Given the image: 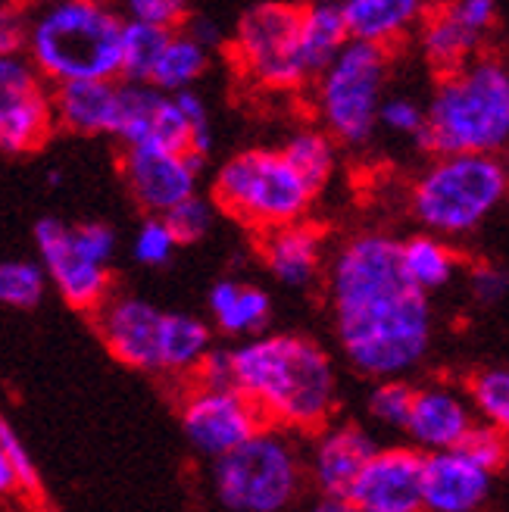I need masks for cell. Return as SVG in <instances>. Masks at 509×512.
Returning a JSON list of instances; mask_svg holds the SVG:
<instances>
[{
	"label": "cell",
	"mask_w": 509,
	"mask_h": 512,
	"mask_svg": "<svg viewBox=\"0 0 509 512\" xmlns=\"http://www.w3.org/2000/svg\"><path fill=\"white\" fill-rule=\"evenodd\" d=\"M210 350V328L197 316L188 313H163L160 319V338H157V356L160 372H194L200 360Z\"/></svg>",
	"instance_id": "d4e9b609"
},
{
	"label": "cell",
	"mask_w": 509,
	"mask_h": 512,
	"mask_svg": "<svg viewBox=\"0 0 509 512\" xmlns=\"http://www.w3.org/2000/svg\"><path fill=\"white\" fill-rule=\"evenodd\" d=\"M100 310V338L122 366L138 372H160L157 338L163 313L141 297H107Z\"/></svg>",
	"instance_id": "9a60e30c"
},
{
	"label": "cell",
	"mask_w": 509,
	"mask_h": 512,
	"mask_svg": "<svg viewBox=\"0 0 509 512\" xmlns=\"http://www.w3.org/2000/svg\"><path fill=\"white\" fill-rule=\"evenodd\" d=\"M210 313L225 335H260L272 319V300L263 288L219 278L210 288Z\"/></svg>",
	"instance_id": "cb8c5ba5"
},
{
	"label": "cell",
	"mask_w": 509,
	"mask_h": 512,
	"mask_svg": "<svg viewBox=\"0 0 509 512\" xmlns=\"http://www.w3.org/2000/svg\"><path fill=\"white\" fill-rule=\"evenodd\" d=\"M269 428L263 416L238 391H194L182 403V431L188 444L207 459L247 444L253 434Z\"/></svg>",
	"instance_id": "7c38bea8"
},
{
	"label": "cell",
	"mask_w": 509,
	"mask_h": 512,
	"mask_svg": "<svg viewBox=\"0 0 509 512\" xmlns=\"http://www.w3.org/2000/svg\"><path fill=\"white\" fill-rule=\"evenodd\" d=\"M35 247L41 256V269L44 275L54 281V288L60 297L75 306V310H97L100 303L110 294V269L107 266H94L85 256L72 247L69 241V225L44 216L35 222Z\"/></svg>",
	"instance_id": "4fadbf2b"
},
{
	"label": "cell",
	"mask_w": 509,
	"mask_h": 512,
	"mask_svg": "<svg viewBox=\"0 0 509 512\" xmlns=\"http://www.w3.org/2000/svg\"><path fill=\"white\" fill-rule=\"evenodd\" d=\"M232 388L257 409L263 422L297 431H319L338 403L332 356L313 338L263 335L232 350Z\"/></svg>",
	"instance_id": "7a4b0ae2"
},
{
	"label": "cell",
	"mask_w": 509,
	"mask_h": 512,
	"mask_svg": "<svg viewBox=\"0 0 509 512\" xmlns=\"http://www.w3.org/2000/svg\"><path fill=\"white\" fill-rule=\"evenodd\" d=\"M300 481V456L275 428L213 459V491L228 512H285L300 494Z\"/></svg>",
	"instance_id": "52a82bcc"
},
{
	"label": "cell",
	"mask_w": 509,
	"mask_h": 512,
	"mask_svg": "<svg viewBox=\"0 0 509 512\" xmlns=\"http://www.w3.org/2000/svg\"><path fill=\"white\" fill-rule=\"evenodd\" d=\"M300 7L257 4L241 13L235 29V57L253 82L275 91H294L307 85L297 60Z\"/></svg>",
	"instance_id": "9c48e42d"
},
{
	"label": "cell",
	"mask_w": 509,
	"mask_h": 512,
	"mask_svg": "<svg viewBox=\"0 0 509 512\" xmlns=\"http://www.w3.org/2000/svg\"><path fill=\"white\" fill-rule=\"evenodd\" d=\"M472 406L481 413L485 425L506 431L509 425V372L503 366L481 369L469 378Z\"/></svg>",
	"instance_id": "1f68e13d"
},
{
	"label": "cell",
	"mask_w": 509,
	"mask_h": 512,
	"mask_svg": "<svg viewBox=\"0 0 509 512\" xmlns=\"http://www.w3.org/2000/svg\"><path fill=\"white\" fill-rule=\"evenodd\" d=\"M453 16L460 19L466 29H472L475 35L485 38L494 22H497V4L494 0H456V4H450Z\"/></svg>",
	"instance_id": "f6af8a7d"
},
{
	"label": "cell",
	"mask_w": 509,
	"mask_h": 512,
	"mask_svg": "<svg viewBox=\"0 0 509 512\" xmlns=\"http://www.w3.org/2000/svg\"><path fill=\"white\" fill-rule=\"evenodd\" d=\"M125 19L91 0H66L41 10L29 29L32 66L47 82H119Z\"/></svg>",
	"instance_id": "277c9868"
},
{
	"label": "cell",
	"mask_w": 509,
	"mask_h": 512,
	"mask_svg": "<svg viewBox=\"0 0 509 512\" xmlns=\"http://www.w3.org/2000/svg\"><path fill=\"white\" fill-rule=\"evenodd\" d=\"M375 453L378 444L363 425H325L319 428V438L310 453V478L325 500H347L353 481L360 478Z\"/></svg>",
	"instance_id": "2e32d148"
},
{
	"label": "cell",
	"mask_w": 509,
	"mask_h": 512,
	"mask_svg": "<svg viewBox=\"0 0 509 512\" xmlns=\"http://www.w3.org/2000/svg\"><path fill=\"white\" fill-rule=\"evenodd\" d=\"M263 260L285 288H307L322 269V228L310 222L272 228L263 244Z\"/></svg>",
	"instance_id": "44dd1931"
},
{
	"label": "cell",
	"mask_w": 509,
	"mask_h": 512,
	"mask_svg": "<svg viewBox=\"0 0 509 512\" xmlns=\"http://www.w3.org/2000/svg\"><path fill=\"white\" fill-rule=\"evenodd\" d=\"M16 488H19V481H16L13 463H10V456L4 453V447H0V494H10Z\"/></svg>",
	"instance_id": "c3c4849f"
},
{
	"label": "cell",
	"mask_w": 509,
	"mask_h": 512,
	"mask_svg": "<svg viewBox=\"0 0 509 512\" xmlns=\"http://www.w3.org/2000/svg\"><path fill=\"white\" fill-rule=\"evenodd\" d=\"M47 275L32 260H4L0 263V303L13 310H35L44 300Z\"/></svg>",
	"instance_id": "4dcf8cb0"
},
{
	"label": "cell",
	"mask_w": 509,
	"mask_h": 512,
	"mask_svg": "<svg viewBox=\"0 0 509 512\" xmlns=\"http://www.w3.org/2000/svg\"><path fill=\"white\" fill-rule=\"evenodd\" d=\"M400 260H403L406 275H410L425 294L441 291L456 269L453 250L431 235H413L400 241Z\"/></svg>",
	"instance_id": "f1b7e54d"
},
{
	"label": "cell",
	"mask_w": 509,
	"mask_h": 512,
	"mask_svg": "<svg viewBox=\"0 0 509 512\" xmlns=\"http://www.w3.org/2000/svg\"><path fill=\"white\" fill-rule=\"evenodd\" d=\"M213 216H216L213 200H203V197L194 194V197L182 200L175 210H169L160 219L169 228V235L175 238V244H194L213 228Z\"/></svg>",
	"instance_id": "d6a6232c"
},
{
	"label": "cell",
	"mask_w": 509,
	"mask_h": 512,
	"mask_svg": "<svg viewBox=\"0 0 509 512\" xmlns=\"http://www.w3.org/2000/svg\"><path fill=\"white\" fill-rule=\"evenodd\" d=\"M25 29H29V19H25L16 7L0 4V57H16L25 47Z\"/></svg>",
	"instance_id": "bcb514c9"
},
{
	"label": "cell",
	"mask_w": 509,
	"mask_h": 512,
	"mask_svg": "<svg viewBox=\"0 0 509 512\" xmlns=\"http://www.w3.org/2000/svg\"><path fill=\"white\" fill-rule=\"evenodd\" d=\"M172 100L191 128V153L200 160H207L213 150V128H210V113H207V104H203V97L185 88V91H175Z\"/></svg>",
	"instance_id": "d590c367"
},
{
	"label": "cell",
	"mask_w": 509,
	"mask_h": 512,
	"mask_svg": "<svg viewBox=\"0 0 509 512\" xmlns=\"http://www.w3.org/2000/svg\"><path fill=\"white\" fill-rule=\"evenodd\" d=\"M129 19L154 25L163 32H182V22H188V7L178 0H132Z\"/></svg>",
	"instance_id": "60d3db41"
},
{
	"label": "cell",
	"mask_w": 509,
	"mask_h": 512,
	"mask_svg": "<svg viewBox=\"0 0 509 512\" xmlns=\"http://www.w3.org/2000/svg\"><path fill=\"white\" fill-rule=\"evenodd\" d=\"M347 25L341 16V4H310L300 7V29H297V60L307 75V82L319 79L328 69L341 47L347 44Z\"/></svg>",
	"instance_id": "603a6c76"
},
{
	"label": "cell",
	"mask_w": 509,
	"mask_h": 512,
	"mask_svg": "<svg viewBox=\"0 0 509 512\" xmlns=\"http://www.w3.org/2000/svg\"><path fill=\"white\" fill-rule=\"evenodd\" d=\"M391 50L347 41L341 54L316 79V104L325 135L335 144L360 147L378 125V107L385 100Z\"/></svg>",
	"instance_id": "ba28073f"
},
{
	"label": "cell",
	"mask_w": 509,
	"mask_h": 512,
	"mask_svg": "<svg viewBox=\"0 0 509 512\" xmlns=\"http://www.w3.org/2000/svg\"><path fill=\"white\" fill-rule=\"evenodd\" d=\"M278 153H282L285 163L297 172V178L313 194H319L335 172V141L325 132H319V128L297 132Z\"/></svg>",
	"instance_id": "4316f807"
},
{
	"label": "cell",
	"mask_w": 509,
	"mask_h": 512,
	"mask_svg": "<svg viewBox=\"0 0 509 512\" xmlns=\"http://www.w3.org/2000/svg\"><path fill=\"white\" fill-rule=\"evenodd\" d=\"M54 125L72 135H113L119 116V82H66L50 91Z\"/></svg>",
	"instance_id": "d6986e66"
},
{
	"label": "cell",
	"mask_w": 509,
	"mask_h": 512,
	"mask_svg": "<svg viewBox=\"0 0 509 512\" xmlns=\"http://www.w3.org/2000/svg\"><path fill=\"white\" fill-rule=\"evenodd\" d=\"M203 391H235L232 388V350H207V356L194 369Z\"/></svg>",
	"instance_id": "7bdbcfd3"
},
{
	"label": "cell",
	"mask_w": 509,
	"mask_h": 512,
	"mask_svg": "<svg viewBox=\"0 0 509 512\" xmlns=\"http://www.w3.org/2000/svg\"><path fill=\"white\" fill-rule=\"evenodd\" d=\"M416 388H410L403 378H388L378 381L375 388L369 391V413L372 419H378L381 425L388 428H403L406 416H410V403H413Z\"/></svg>",
	"instance_id": "836d02e7"
},
{
	"label": "cell",
	"mask_w": 509,
	"mask_h": 512,
	"mask_svg": "<svg viewBox=\"0 0 509 512\" xmlns=\"http://www.w3.org/2000/svg\"><path fill=\"white\" fill-rule=\"evenodd\" d=\"M188 38H194L203 50H213L225 41V32H222V25H216L210 16H191L188 22V29H182Z\"/></svg>",
	"instance_id": "7dc6e473"
},
{
	"label": "cell",
	"mask_w": 509,
	"mask_h": 512,
	"mask_svg": "<svg viewBox=\"0 0 509 512\" xmlns=\"http://www.w3.org/2000/svg\"><path fill=\"white\" fill-rule=\"evenodd\" d=\"M416 29H419L422 57H425V63L431 69L438 72V79L469 66L478 57L481 41H485L453 16L450 4L425 10V16H422V22L416 25Z\"/></svg>",
	"instance_id": "7402d4cb"
},
{
	"label": "cell",
	"mask_w": 509,
	"mask_h": 512,
	"mask_svg": "<svg viewBox=\"0 0 509 512\" xmlns=\"http://www.w3.org/2000/svg\"><path fill=\"white\" fill-rule=\"evenodd\" d=\"M203 163L194 153H169L157 144L125 147L122 172L138 207L150 216H166L178 203L197 194V175Z\"/></svg>",
	"instance_id": "8fae6325"
},
{
	"label": "cell",
	"mask_w": 509,
	"mask_h": 512,
	"mask_svg": "<svg viewBox=\"0 0 509 512\" xmlns=\"http://www.w3.org/2000/svg\"><path fill=\"white\" fill-rule=\"evenodd\" d=\"M472 425V406L456 391L435 384V388H422L413 394L403 431L410 434L419 453H444L456 450Z\"/></svg>",
	"instance_id": "ac0fdd59"
},
{
	"label": "cell",
	"mask_w": 509,
	"mask_h": 512,
	"mask_svg": "<svg viewBox=\"0 0 509 512\" xmlns=\"http://www.w3.org/2000/svg\"><path fill=\"white\" fill-rule=\"evenodd\" d=\"M456 450H460L469 463H475L478 469H485L491 475H497L506 463V434L494 425H485V422H475L466 438L456 444Z\"/></svg>",
	"instance_id": "e575fe53"
},
{
	"label": "cell",
	"mask_w": 509,
	"mask_h": 512,
	"mask_svg": "<svg viewBox=\"0 0 509 512\" xmlns=\"http://www.w3.org/2000/svg\"><path fill=\"white\" fill-rule=\"evenodd\" d=\"M422 463L425 453L416 447L378 450L353 481L347 503L356 512H422Z\"/></svg>",
	"instance_id": "5bb4252c"
},
{
	"label": "cell",
	"mask_w": 509,
	"mask_h": 512,
	"mask_svg": "<svg viewBox=\"0 0 509 512\" xmlns=\"http://www.w3.org/2000/svg\"><path fill=\"white\" fill-rule=\"evenodd\" d=\"M69 241L72 247L79 250L88 263L94 266H107L116 253V232L107 222H79V225H69Z\"/></svg>",
	"instance_id": "8d00e7d4"
},
{
	"label": "cell",
	"mask_w": 509,
	"mask_h": 512,
	"mask_svg": "<svg viewBox=\"0 0 509 512\" xmlns=\"http://www.w3.org/2000/svg\"><path fill=\"white\" fill-rule=\"evenodd\" d=\"M313 197L316 194L300 182L282 153L269 147L235 153L213 178V207L269 232L300 222Z\"/></svg>",
	"instance_id": "8992f818"
},
{
	"label": "cell",
	"mask_w": 509,
	"mask_h": 512,
	"mask_svg": "<svg viewBox=\"0 0 509 512\" xmlns=\"http://www.w3.org/2000/svg\"><path fill=\"white\" fill-rule=\"evenodd\" d=\"M469 288L481 306H497L506 297V272L500 266H491V263L478 266V269H472Z\"/></svg>",
	"instance_id": "ee69618b"
},
{
	"label": "cell",
	"mask_w": 509,
	"mask_h": 512,
	"mask_svg": "<svg viewBox=\"0 0 509 512\" xmlns=\"http://www.w3.org/2000/svg\"><path fill=\"white\" fill-rule=\"evenodd\" d=\"M50 91L29 57H0V150L16 157L47 144L57 128Z\"/></svg>",
	"instance_id": "30bf717a"
},
{
	"label": "cell",
	"mask_w": 509,
	"mask_h": 512,
	"mask_svg": "<svg viewBox=\"0 0 509 512\" xmlns=\"http://www.w3.org/2000/svg\"><path fill=\"white\" fill-rule=\"evenodd\" d=\"M169 38H172V32L154 29V25H144L135 19H125L119 79H125L129 85H150V75H154Z\"/></svg>",
	"instance_id": "83f0119b"
},
{
	"label": "cell",
	"mask_w": 509,
	"mask_h": 512,
	"mask_svg": "<svg viewBox=\"0 0 509 512\" xmlns=\"http://www.w3.org/2000/svg\"><path fill=\"white\" fill-rule=\"evenodd\" d=\"M163 97L166 94L154 91L150 85H129V82L122 85L119 82V116H116L113 138H119L125 147L147 144Z\"/></svg>",
	"instance_id": "f546056e"
},
{
	"label": "cell",
	"mask_w": 509,
	"mask_h": 512,
	"mask_svg": "<svg viewBox=\"0 0 509 512\" xmlns=\"http://www.w3.org/2000/svg\"><path fill=\"white\" fill-rule=\"evenodd\" d=\"M150 144H157L169 153H191V128H188L185 116L178 113L172 97L160 100L154 128H150Z\"/></svg>",
	"instance_id": "74e56055"
},
{
	"label": "cell",
	"mask_w": 509,
	"mask_h": 512,
	"mask_svg": "<svg viewBox=\"0 0 509 512\" xmlns=\"http://www.w3.org/2000/svg\"><path fill=\"white\" fill-rule=\"evenodd\" d=\"M60 182H63V172H60V169H50V172H47V185H50V188H57Z\"/></svg>",
	"instance_id": "f907efd6"
},
{
	"label": "cell",
	"mask_w": 509,
	"mask_h": 512,
	"mask_svg": "<svg viewBox=\"0 0 509 512\" xmlns=\"http://www.w3.org/2000/svg\"><path fill=\"white\" fill-rule=\"evenodd\" d=\"M378 122L391 128L394 135H406L416 141L425 128V107L416 104L413 97H388L378 107Z\"/></svg>",
	"instance_id": "ab89813d"
},
{
	"label": "cell",
	"mask_w": 509,
	"mask_h": 512,
	"mask_svg": "<svg viewBox=\"0 0 509 512\" xmlns=\"http://www.w3.org/2000/svg\"><path fill=\"white\" fill-rule=\"evenodd\" d=\"M175 238L169 235V228L163 225V219L150 216L141 222L138 235H135V260L141 266H166L175 253Z\"/></svg>",
	"instance_id": "f35d334b"
},
{
	"label": "cell",
	"mask_w": 509,
	"mask_h": 512,
	"mask_svg": "<svg viewBox=\"0 0 509 512\" xmlns=\"http://www.w3.org/2000/svg\"><path fill=\"white\" fill-rule=\"evenodd\" d=\"M332 322L347 363L375 381L416 369L431 347L428 294L406 275L400 241L350 238L328 269Z\"/></svg>",
	"instance_id": "6da1fadb"
},
{
	"label": "cell",
	"mask_w": 509,
	"mask_h": 512,
	"mask_svg": "<svg viewBox=\"0 0 509 512\" xmlns=\"http://www.w3.org/2000/svg\"><path fill=\"white\" fill-rule=\"evenodd\" d=\"M509 141V72L497 57H475L438 79L416 144L431 157H497Z\"/></svg>",
	"instance_id": "3957f363"
},
{
	"label": "cell",
	"mask_w": 509,
	"mask_h": 512,
	"mask_svg": "<svg viewBox=\"0 0 509 512\" xmlns=\"http://www.w3.org/2000/svg\"><path fill=\"white\" fill-rule=\"evenodd\" d=\"M491 491L494 475L469 463L460 450L425 453L422 512H481Z\"/></svg>",
	"instance_id": "e0dca14e"
},
{
	"label": "cell",
	"mask_w": 509,
	"mask_h": 512,
	"mask_svg": "<svg viewBox=\"0 0 509 512\" xmlns=\"http://www.w3.org/2000/svg\"><path fill=\"white\" fill-rule=\"evenodd\" d=\"M307 512H356V509H353L347 500H325V497H322V500L313 503Z\"/></svg>",
	"instance_id": "681fc988"
},
{
	"label": "cell",
	"mask_w": 509,
	"mask_h": 512,
	"mask_svg": "<svg viewBox=\"0 0 509 512\" xmlns=\"http://www.w3.org/2000/svg\"><path fill=\"white\" fill-rule=\"evenodd\" d=\"M509 175L500 157H438L410 191L413 216L435 235H466L506 197Z\"/></svg>",
	"instance_id": "5b68a950"
},
{
	"label": "cell",
	"mask_w": 509,
	"mask_h": 512,
	"mask_svg": "<svg viewBox=\"0 0 509 512\" xmlns=\"http://www.w3.org/2000/svg\"><path fill=\"white\" fill-rule=\"evenodd\" d=\"M347 38L391 50L394 41L406 38L425 16L419 0H347L341 4Z\"/></svg>",
	"instance_id": "ffe728a7"
},
{
	"label": "cell",
	"mask_w": 509,
	"mask_h": 512,
	"mask_svg": "<svg viewBox=\"0 0 509 512\" xmlns=\"http://www.w3.org/2000/svg\"><path fill=\"white\" fill-rule=\"evenodd\" d=\"M207 66H210V50H203L185 32H172L154 75H150V88L166 97L175 91H185L191 82H197L207 72Z\"/></svg>",
	"instance_id": "484cf974"
},
{
	"label": "cell",
	"mask_w": 509,
	"mask_h": 512,
	"mask_svg": "<svg viewBox=\"0 0 509 512\" xmlns=\"http://www.w3.org/2000/svg\"><path fill=\"white\" fill-rule=\"evenodd\" d=\"M0 447H4V453L10 456L19 488H25V491H38V484H41L38 469H35V463H32L29 450H25V444L19 441V434L13 431V425H10L4 416H0Z\"/></svg>",
	"instance_id": "b9f144b4"
}]
</instances>
